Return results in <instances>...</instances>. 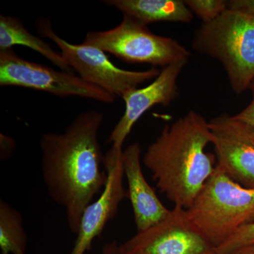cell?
<instances>
[{
  "instance_id": "obj_1",
  "label": "cell",
  "mask_w": 254,
  "mask_h": 254,
  "mask_svg": "<svg viewBox=\"0 0 254 254\" xmlns=\"http://www.w3.org/2000/svg\"><path fill=\"white\" fill-rule=\"evenodd\" d=\"M104 115L80 113L61 133L40 139L43 182L48 195L66 212L70 231L77 234L82 214L106 185L108 175L98 133Z\"/></svg>"
},
{
  "instance_id": "obj_2",
  "label": "cell",
  "mask_w": 254,
  "mask_h": 254,
  "mask_svg": "<svg viewBox=\"0 0 254 254\" xmlns=\"http://www.w3.org/2000/svg\"><path fill=\"white\" fill-rule=\"evenodd\" d=\"M209 122L190 110L163 127L147 148L143 163L160 191L175 206L189 209L215 170L205 152L212 143Z\"/></svg>"
},
{
  "instance_id": "obj_3",
  "label": "cell",
  "mask_w": 254,
  "mask_h": 254,
  "mask_svg": "<svg viewBox=\"0 0 254 254\" xmlns=\"http://www.w3.org/2000/svg\"><path fill=\"white\" fill-rule=\"evenodd\" d=\"M192 47L220 62L232 91L242 94L254 78V0L228 1L226 11L195 31Z\"/></svg>"
},
{
  "instance_id": "obj_4",
  "label": "cell",
  "mask_w": 254,
  "mask_h": 254,
  "mask_svg": "<svg viewBox=\"0 0 254 254\" xmlns=\"http://www.w3.org/2000/svg\"><path fill=\"white\" fill-rule=\"evenodd\" d=\"M187 210L193 223L217 248L241 227L254 222V189L237 183L216 165Z\"/></svg>"
},
{
  "instance_id": "obj_5",
  "label": "cell",
  "mask_w": 254,
  "mask_h": 254,
  "mask_svg": "<svg viewBox=\"0 0 254 254\" xmlns=\"http://www.w3.org/2000/svg\"><path fill=\"white\" fill-rule=\"evenodd\" d=\"M83 44L109 53L123 61L165 67L189 60L190 52L176 40L152 33L147 26L123 15L116 27L87 33Z\"/></svg>"
},
{
  "instance_id": "obj_6",
  "label": "cell",
  "mask_w": 254,
  "mask_h": 254,
  "mask_svg": "<svg viewBox=\"0 0 254 254\" xmlns=\"http://www.w3.org/2000/svg\"><path fill=\"white\" fill-rule=\"evenodd\" d=\"M36 28L42 36L49 38L58 46L63 58L79 77L115 97L123 98L140 84L156 78L160 72L155 67L145 71L122 69L112 63L103 50L65 41L53 31L49 20H39Z\"/></svg>"
},
{
  "instance_id": "obj_7",
  "label": "cell",
  "mask_w": 254,
  "mask_h": 254,
  "mask_svg": "<svg viewBox=\"0 0 254 254\" xmlns=\"http://www.w3.org/2000/svg\"><path fill=\"white\" fill-rule=\"evenodd\" d=\"M0 86L30 88L60 97H81L107 104L113 103L116 98L74 73L56 71L23 59L13 48L0 50Z\"/></svg>"
},
{
  "instance_id": "obj_8",
  "label": "cell",
  "mask_w": 254,
  "mask_h": 254,
  "mask_svg": "<svg viewBox=\"0 0 254 254\" xmlns=\"http://www.w3.org/2000/svg\"><path fill=\"white\" fill-rule=\"evenodd\" d=\"M125 254H216V247L193 223L187 209L175 206L161 221L122 245Z\"/></svg>"
},
{
  "instance_id": "obj_9",
  "label": "cell",
  "mask_w": 254,
  "mask_h": 254,
  "mask_svg": "<svg viewBox=\"0 0 254 254\" xmlns=\"http://www.w3.org/2000/svg\"><path fill=\"white\" fill-rule=\"evenodd\" d=\"M218 167L232 180L254 189V127L222 113L209 122Z\"/></svg>"
},
{
  "instance_id": "obj_10",
  "label": "cell",
  "mask_w": 254,
  "mask_h": 254,
  "mask_svg": "<svg viewBox=\"0 0 254 254\" xmlns=\"http://www.w3.org/2000/svg\"><path fill=\"white\" fill-rule=\"evenodd\" d=\"M123 150L111 148L105 156L108 179L98 199L91 202L82 214L76 240L70 254H85L91 250L95 238L118 214L120 205L128 198L124 187Z\"/></svg>"
},
{
  "instance_id": "obj_11",
  "label": "cell",
  "mask_w": 254,
  "mask_h": 254,
  "mask_svg": "<svg viewBox=\"0 0 254 254\" xmlns=\"http://www.w3.org/2000/svg\"><path fill=\"white\" fill-rule=\"evenodd\" d=\"M187 63L188 60H180L163 67L149 85L144 88H135L123 97L125 113L108 139V143L113 145L112 148L123 150L125 140L143 114L155 105L168 106L176 99L179 95L177 79Z\"/></svg>"
},
{
  "instance_id": "obj_12",
  "label": "cell",
  "mask_w": 254,
  "mask_h": 254,
  "mask_svg": "<svg viewBox=\"0 0 254 254\" xmlns=\"http://www.w3.org/2000/svg\"><path fill=\"white\" fill-rule=\"evenodd\" d=\"M141 158V145L137 142L123 150L124 173L128 183L127 194L138 232L144 231L161 221L170 210L159 199L154 190L145 180Z\"/></svg>"
},
{
  "instance_id": "obj_13",
  "label": "cell",
  "mask_w": 254,
  "mask_h": 254,
  "mask_svg": "<svg viewBox=\"0 0 254 254\" xmlns=\"http://www.w3.org/2000/svg\"><path fill=\"white\" fill-rule=\"evenodd\" d=\"M105 4L147 25L155 22L190 23L193 14L181 0H106Z\"/></svg>"
},
{
  "instance_id": "obj_14",
  "label": "cell",
  "mask_w": 254,
  "mask_h": 254,
  "mask_svg": "<svg viewBox=\"0 0 254 254\" xmlns=\"http://www.w3.org/2000/svg\"><path fill=\"white\" fill-rule=\"evenodd\" d=\"M15 46L28 47L51 62L62 71L73 73L61 53L53 49L39 37L34 36L24 27L18 18L0 15V50L11 49Z\"/></svg>"
},
{
  "instance_id": "obj_15",
  "label": "cell",
  "mask_w": 254,
  "mask_h": 254,
  "mask_svg": "<svg viewBox=\"0 0 254 254\" xmlns=\"http://www.w3.org/2000/svg\"><path fill=\"white\" fill-rule=\"evenodd\" d=\"M27 235L21 214L14 207L0 200L1 254H26Z\"/></svg>"
},
{
  "instance_id": "obj_16",
  "label": "cell",
  "mask_w": 254,
  "mask_h": 254,
  "mask_svg": "<svg viewBox=\"0 0 254 254\" xmlns=\"http://www.w3.org/2000/svg\"><path fill=\"white\" fill-rule=\"evenodd\" d=\"M185 4L203 23L211 22L226 11L228 1L225 0H185Z\"/></svg>"
},
{
  "instance_id": "obj_17",
  "label": "cell",
  "mask_w": 254,
  "mask_h": 254,
  "mask_svg": "<svg viewBox=\"0 0 254 254\" xmlns=\"http://www.w3.org/2000/svg\"><path fill=\"white\" fill-rule=\"evenodd\" d=\"M254 245V222L241 227L216 249V254H235L237 251Z\"/></svg>"
},
{
  "instance_id": "obj_18",
  "label": "cell",
  "mask_w": 254,
  "mask_h": 254,
  "mask_svg": "<svg viewBox=\"0 0 254 254\" xmlns=\"http://www.w3.org/2000/svg\"><path fill=\"white\" fill-rule=\"evenodd\" d=\"M249 88L252 93V100L250 105L240 113L235 115V118L254 127V78L251 81Z\"/></svg>"
},
{
  "instance_id": "obj_19",
  "label": "cell",
  "mask_w": 254,
  "mask_h": 254,
  "mask_svg": "<svg viewBox=\"0 0 254 254\" xmlns=\"http://www.w3.org/2000/svg\"><path fill=\"white\" fill-rule=\"evenodd\" d=\"M15 149V141L11 137L1 133V159L4 160L12 155Z\"/></svg>"
},
{
  "instance_id": "obj_20",
  "label": "cell",
  "mask_w": 254,
  "mask_h": 254,
  "mask_svg": "<svg viewBox=\"0 0 254 254\" xmlns=\"http://www.w3.org/2000/svg\"><path fill=\"white\" fill-rule=\"evenodd\" d=\"M101 254H125V253L122 245H119L116 241H113L103 246Z\"/></svg>"
},
{
  "instance_id": "obj_21",
  "label": "cell",
  "mask_w": 254,
  "mask_h": 254,
  "mask_svg": "<svg viewBox=\"0 0 254 254\" xmlns=\"http://www.w3.org/2000/svg\"><path fill=\"white\" fill-rule=\"evenodd\" d=\"M235 254H254V245L241 249L235 252Z\"/></svg>"
}]
</instances>
